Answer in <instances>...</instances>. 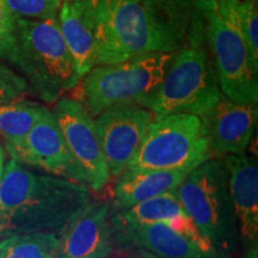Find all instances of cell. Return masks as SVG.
Instances as JSON below:
<instances>
[{
    "instance_id": "1",
    "label": "cell",
    "mask_w": 258,
    "mask_h": 258,
    "mask_svg": "<svg viewBox=\"0 0 258 258\" xmlns=\"http://www.w3.org/2000/svg\"><path fill=\"white\" fill-rule=\"evenodd\" d=\"M93 201L89 186L62 177L37 175L10 158L0 183V237L62 235Z\"/></svg>"
},
{
    "instance_id": "2",
    "label": "cell",
    "mask_w": 258,
    "mask_h": 258,
    "mask_svg": "<svg viewBox=\"0 0 258 258\" xmlns=\"http://www.w3.org/2000/svg\"><path fill=\"white\" fill-rule=\"evenodd\" d=\"M96 42L95 66L148 53H175L188 22L159 0H88Z\"/></svg>"
},
{
    "instance_id": "3",
    "label": "cell",
    "mask_w": 258,
    "mask_h": 258,
    "mask_svg": "<svg viewBox=\"0 0 258 258\" xmlns=\"http://www.w3.org/2000/svg\"><path fill=\"white\" fill-rule=\"evenodd\" d=\"M0 59L18 67L29 89L47 103H55L80 82L57 18H16L14 40Z\"/></svg>"
},
{
    "instance_id": "4",
    "label": "cell",
    "mask_w": 258,
    "mask_h": 258,
    "mask_svg": "<svg viewBox=\"0 0 258 258\" xmlns=\"http://www.w3.org/2000/svg\"><path fill=\"white\" fill-rule=\"evenodd\" d=\"M180 205L219 258H233L239 230L228 191L224 158H212L190 171L175 190Z\"/></svg>"
},
{
    "instance_id": "5",
    "label": "cell",
    "mask_w": 258,
    "mask_h": 258,
    "mask_svg": "<svg viewBox=\"0 0 258 258\" xmlns=\"http://www.w3.org/2000/svg\"><path fill=\"white\" fill-rule=\"evenodd\" d=\"M175 53H148L92 67L78 83L74 99L93 117L116 106L143 105L161 83Z\"/></svg>"
},
{
    "instance_id": "6",
    "label": "cell",
    "mask_w": 258,
    "mask_h": 258,
    "mask_svg": "<svg viewBox=\"0 0 258 258\" xmlns=\"http://www.w3.org/2000/svg\"><path fill=\"white\" fill-rule=\"evenodd\" d=\"M201 38L192 35L189 46L175 53L161 83L141 106L154 115L201 116L217 103L221 90Z\"/></svg>"
},
{
    "instance_id": "7",
    "label": "cell",
    "mask_w": 258,
    "mask_h": 258,
    "mask_svg": "<svg viewBox=\"0 0 258 258\" xmlns=\"http://www.w3.org/2000/svg\"><path fill=\"white\" fill-rule=\"evenodd\" d=\"M214 158L199 116L153 115L127 170H182L190 172Z\"/></svg>"
},
{
    "instance_id": "8",
    "label": "cell",
    "mask_w": 258,
    "mask_h": 258,
    "mask_svg": "<svg viewBox=\"0 0 258 258\" xmlns=\"http://www.w3.org/2000/svg\"><path fill=\"white\" fill-rule=\"evenodd\" d=\"M205 19L213 67L221 92L235 103L257 104L258 69L251 61L230 0H217Z\"/></svg>"
},
{
    "instance_id": "9",
    "label": "cell",
    "mask_w": 258,
    "mask_h": 258,
    "mask_svg": "<svg viewBox=\"0 0 258 258\" xmlns=\"http://www.w3.org/2000/svg\"><path fill=\"white\" fill-rule=\"evenodd\" d=\"M51 112L86 184L93 191L104 188L110 180V173L93 116L79 101L63 96L55 102Z\"/></svg>"
},
{
    "instance_id": "10",
    "label": "cell",
    "mask_w": 258,
    "mask_h": 258,
    "mask_svg": "<svg viewBox=\"0 0 258 258\" xmlns=\"http://www.w3.org/2000/svg\"><path fill=\"white\" fill-rule=\"evenodd\" d=\"M153 112L141 105L108 109L95 120L110 177H120L143 143Z\"/></svg>"
},
{
    "instance_id": "11",
    "label": "cell",
    "mask_w": 258,
    "mask_h": 258,
    "mask_svg": "<svg viewBox=\"0 0 258 258\" xmlns=\"http://www.w3.org/2000/svg\"><path fill=\"white\" fill-rule=\"evenodd\" d=\"M5 150L19 163L38 167L57 177L88 186L85 177L71 156L59 124L49 109L23 140L6 146Z\"/></svg>"
},
{
    "instance_id": "12",
    "label": "cell",
    "mask_w": 258,
    "mask_h": 258,
    "mask_svg": "<svg viewBox=\"0 0 258 258\" xmlns=\"http://www.w3.org/2000/svg\"><path fill=\"white\" fill-rule=\"evenodd\" d=\"M213 156L245 154L257 124V104H241L221 92L212 108L199 116Z\"/></svg>"
},
{
    "instance_id": "13",
    "label": "cell",
    "mask_w": 258,
    "mask_h": 258,
    "mask_svg": "<svg viewBox=\"0 0 258 258\" xmlns=\"http://www.w3.org/2000/svg\"><path fill=\"white\" fill-rule=\"evenodd\" d=\"M114 249H140L158 258H212L184 235L160 222L133 224L110 215Z\"/></svg>"
},
{
    "instance_id": "14",
    "label": "cell",
    "mask_w": 258,
    "mask_h": 258,
    "mask_svg": "<svg viewBox=\"0 0 258 258\" xmlns=\"http://www.w3.org/2000/svg\"><path fill=\"white\" fill-rule=\"evenodd\" d=\"M108 201H93L61 235L55 258H108L114 251Z\"/></svg>"
},
{
    "instance_id": "15",
    "label": "cell",
    "mask_w": 258,
    "mask_h": 258,
    "mask_svg": "<svg viewBox=\"0 0 258 258\" xmlns=\"http://www.w3.org/2000/svg\"><path fill=\"white\" fill-rule=\"evenodd\" d=\"M227 184L245 247L258 244V165L256 158L226 156Z\"/></svg>"
},
{
    "instance_id": "16",
    "label": "cell",
    "mask_w": 258,
    "mask_h": 258,
    "mask_svg": "<svg viewBox=\"0 0 258 258\" xmlns=\"http://www.w3.org/2000/svg\"><path fill=\"white\" fill-rule=\"evenodd\" d=\"M57 24L82 79L95 67L96 42L88 0H63L57 12Z\"/></svg>"
},
{
    "instance_id": "17",
    "label": "cell",
    "mask_w": 258,
    "mask_h": 258,
    "mask_svg": "<svg viewBox=\"0 0 258 258\" xmlns=\"http://www.w3.org/2000/svg\"><path fill=\"white\" fill-rule=\"evenodd\" d=\"M189 172L182 170H125L114 188V206L124 211L138 203L175 191Z\"/></svg>"
},
{
    "instance_id": "18",
    "label": "cell",
    "mask_w": 258,
    "mask_h": 258,
    "mask_svg": "<svg viewBox=\"0 0 258 258\" xmlns=\"http://www.w3.org/2000/svg\"><path fill=\"white\" fill-rule=\"evenodd\" d=\"M47 110L40 103L24 99L0 105V145L6 147L23 140Z\"/></svg>"
},
{
    "instance_id": "19",
    "label": "cell",
    "mask_w": 258,
    "mask_h": 258,
    "mask_svg": "<svg viewBox=\"0 0 258 258\" xmlns=\"http://www.w3.org/2000/svg\"><path fill=\"white\" fill-rule=\"evenodd\" d=\"M184 212L176 192L169 191L138 203L124 211H117L115 215L121 220L133 224H166L173 217Z\"/></svg>"
},
{
    "instance_id": "20",
    "label": "cell",
    "mask_w": 258,
    "mask_h": 258,
    "mask_svg": "<svg viewBox=\"0 0 258 258\" xmlns=\"http://www.w3.org/2000/svg\"><path fill=\"white\" fill-rule=\"evenodd\" d=\"M60 240L53 233L9 235L0 241V258H54Z\"/></svg>"
},
{
    "instance_id": "21",
    "label": "cell",
    "mask_w": 258,
    "mask_h": 258,
    "mask_svg": "<svg viewBox=\"0 0 258 258\" xmlns=\"http://www.w3.org/2000/svg\"><path fill=\"white\" fill-rule=\"evenodd\" d=\"M240 31L246 42L251 61L258 69V10L257 0H230Z\"/></svg>"
},
{
    "instance_id": "22",
    "label": "cell",
    "mask_w": 258,
    "mask_h": 258,
    "mask_svg": "<svg viewBox=\"0 0 258 258\" xmlns=\"http://www.w3.org/2000/svg\"><path fill=\"white\" fill-rule=\"evenodd\" d=\"M4 4L17 18L53 19L63 0H3Z\"/></svg>"
},
{
    "instance_id": "23",
    "label": "cell",
    "mask_w": 258,
    "mask_h": 258,
    "mask_svg": "<svg viewBox=\"0 0 258 258\" xmlns=\"http://www.w3.org/2000/svg\"><path fill=\"white\" fill-rule=\"evenodd\" d=\"M29 91V85L10 67L0 63V105L18 101Z\"/></svg>"
},
{
    "instance_id": "24",
    "label": "cell",
    "mask_w": 258,
    "mask_h": 258,
    "mask_svg": "<svg viewBox=\"0 0 258 258\" xmlns=\"http://www.w3.org/2000/svg\"><path fill=\"white\" fill-rule=\"evenodd\" d=\"M159 2L189 23V19L192 16L201 15L206 17L207 11L215 5L217 0H159Z\"/></svg>"
},
{
    "instance_id": "25",
    "label": "cell",
    "mask_w": 258,
    "mask_h": 258,
    "mask_svg": "<svg viewBox=\"0 0 258 258\" xmlns=\"http://www.w3.org/2000/svg\"><path fill=\"white\" fill-rule=\"evenodd\" d=\"M16 18L4 2L0 0V57L14 40Z\"/></svg>"
},
{
    "instance_id": "26",
    "label": "cell",
    "mask_w": 258,
    "mask_h": 258,
    "mask_svg": "<svg viewBox=\"0 0 258 258\" xmlns=\"http://www.w3.org/2000/svg\"><path fill=\"white\" fill-rule=\"evenodd\" d=\"M120 252L124 254V258H158L140 249H125L120 251Z\"/></svg>"
},
{
    "instance_id": "27",
    "label": "cell",
    "mask_w": 258,
    "mask_h": 258,
    "mask_svg": "<svg viewBox=\"0 0 258 258\" xmlns=\"http://www.w3.org/2000/svg\"><path fill=\"white\" fill-rule=\"evenodd\" d=\"M241 258H258V244L247 246Z\"/></svg>"
},
{
    "instance_id": "28",
    "label": "cell",
    "mask_w": 258,
    "mask_h": 258,
    "mask_svg": "<svg viewBox=\"0 0 258 258\" xmlns=\"http://www.w3.org/2000/svg\"><path fill=\"white\" fill-rule=\"evenodd\" d=\"M5 167V151L4 148H0V183H2L3 175H4Z\"/></svg>"
},
{
    "instance_id": "29",
    "label": "cell",
    "mask_w": 258,
    "mask_h": 258,
    "mask_svg": "<svg viewBox=\"0 0 258 258\" xmlns=\"http://www.w3.org/2000/svg\"><path fill=\"white\" fill-rule=\"evenodd\" d=\"M0 148H3V146H2V145H0Z\"/></svg>"
},
{
    "instance_id": "30",
    "label": "cell",
    "mask_w": 258,
    "mask_h": 258,
    "mask_svg": "<svg viewBox=\"0 0 258 258\" xmlns=\"http://www.w3.org/2000/svg\"><path fill=\"white\" fill-rule=\"evenodd\" d=\"M54 258H55V257H54Z\"/></svg>"
}]
</instances>
